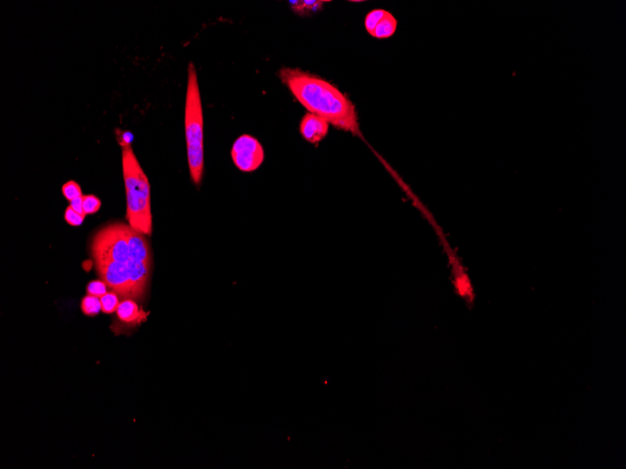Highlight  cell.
<instances>
[{"instance_id":"44dd1931","label":"cell","mask_w":626,"mask_h":469,"mask_svg":"<svg viewBox=\"0 0 626 469\" xmlns=\"http://www.w3.org/2000/svg\"><path fill=\"white\" fill-rule=\"evenodd\" d=\"M70 206L73 209L74 211L78 212L79 214L85 215V212H83V197H80V198H77L73 200V201L70 202Z\"/></svg>"},{"instance_id":"277c9868","label":"cell","mask_w":626,"mask_h":469,"mask_svg":"<svg viewBox=\"0 0 626 469\" xmlns=\"http://www.w3.org/2000/svg\"><path fill=\"white\" fill-rule=\"evenodd\" d=\"M91 249L95 262L114 261L127 264L130 261L129 246L121 223L110 224L101 229L94 236Z\"/></svg>"},{"instance_id":"ffe728a7","label":"cell","mask_w":626,"mask_h":469,"mask_svg":"<svg viewBox=\"0 0 626 469\" xmlns=\"http://www.w3.org/2000/svg\"><path fill=\"white\" fill-rule=\"evenodd\" d=\"M133 140V134L129 133V131L119 133V135L118 136V141L121 146L132 145Z\"/></svg>"},{"instance_id":"7c38bea8","label":"cell","mask_w":626,"mask_h":469,"mask_svg":"<svg viewBox=\"0 0 626 469\" xmlns=\"http://www.w3.org/2000/svg\"><path fill=\"white\" fill-rule=\"evenodd\" d=\"M119 319L127 324H140L147 319L148 313H145L139 309L135 302L127 299L119 304L116 310Z\"/></svg>"},{"instance_id":"ba28073f","label":"cell","mask_w":626,"mask_h":469,"mask_svg":"<svg viewBox=\"0 0 626 469\" xmlns=\"http://www.w3.org/2000/svg\"><path fill=\"white\" fill-rule=\"evenodd\" d=\"M446 249L447 256H448L449 264L452 268L453 282H454L456 292L467 303H473V301H475V292H473L472 282H471L467 272L465 271L463 265L461 264L460 259L456 256L454 251L450 249L448 244L446 246Z\"/></svg>"},{"instance_id":"9c48e42d","label":"cell","mask_w":626,"mask_h":469,"mask_svg":"<svg viewBox=\"0 0 626 469\" xmlns=\"http://www.w3.org/2000/svg\"><path fill=\"white\" fill-rule=\"evenodd\" d=\"M329 124L320 116L309 113L300 122L299 131L307 142L317 145L329 134Z\"/></svg>"},{"instance_id":"d6986e66","label":"cell","mask_w":626,"mask_h":469,"mask_svg":"<svg viewBox=\"0 0 626 469\" xmlns=\"http://www.w3.org/2000/svg\"><path fill=\"white\" fill-rule=\"evenodd\" d=\"M65 220L67 221L68 224H70L71 226L78 227L81 226L83 220H85V215L79 214L78 212L74 211L71 206L66 209L64 214Z\"/></svg>"},{"instance_id":"5bb4252c","label":"cell","mask_w":626,"mask_h":469,"mask_svg":"<svg viewBox=\"0 0 626 469\" xmlns=\"http://www.w3.org/2000/svg\"><path fill=\"white\" fill-rule=\"evenodd\" d=\"M81 309L86 316H96L101 311V300L98 297H92V295H86L83 299Z\"/></svg>"},{"instance_id":"52a82bcc","label":"cell","mask_w":626,"mask_h":469,"mask_svg":"<svg viewBox=\"0 0 626 469\" xmlns=\"http://www.w3.org/2000/svg\"><path fill=\"white\" fill-rule=\"evenodd\" d=\"M366 31L376 38H387L394 35L396 20L391 14L384 10H374L365 18Z\"/></svg>"},{"instance_id":"3957f363","label":"cell","mask_w":626,"mask_h":469,"mask_svg":"<svg viewBox=\"0 0 626 469\" xmlns=\"http://www.w3.org/2000/svg\"><path fill=\"white\" fill-rule=\"evenodd\" d=\"M185 136H186L190 178L193 183L200 185L205 170L204 113H202L197 71L193 63H190L188 68Z\"/></svg>"},{"instance_id":"ac0fdd59","label":"cell","mask_w":626,"mask_h":469,"mask_svg":"<svg viewBox=\"0 0 626 469\" xmlns=\"http://www.w3.org/2000/svg\"><path fill=\"white\" fill-rule=\"evenodd\" d=\"M86 292H88V295L101 298L107 294V284L104 282H101V280H95V282L88 284Z\"/></svg>"},{"instance_id":"6da1fadb","label":"cell","mask_w":626,"mask_h":469,"mask_svg":"<svg viewBox=\"0 0 626 469\" xmlns=\"http://www.w3.org/2000/svg\"><path fill=\"white\" fill-rule=\"evenodd\" d=\"M279 77L309 113L339 130L354 135L361 134L356 107L332 83L293 68H282Z\"/></svg>"},{"instance_id":"2e32d148","label":"cell","mask_w":626,"mask_h":469,"mask_svg":"<svg viewBox=\"0 0 626 469\" xmlns=\"http://www.w3.org/2000/svg\"><path fill=\"white\" fill-rule=\"evenodd\" d=\"M62 194L70 202L83 197L81 187L76 181H68L65 183L62 187Z\"/></svg>"},{"instance_id":"5b68a950","label":"cell","mask_w":626,"mask_h":469,"mask_svg":"<svg viewBox=\"0 0 626 469\" xmlns=\"http://www.w3.org/2000/svg\"><path fill=\"white\" fill-rule=\"evenodd\" d=\"M231 157L232 163L240 171L252 172L263 164L265 150L255 137L244 134L238 137L232 145Z\"/></svg>"},{"instance_id":"8fae6325","label":"cell","mask_w":626,"mask_h":469,"mask_svg":"<svg viewBox=\"0 0 626 469\" xmlns=\"http://www.w3.org/2000/svg\"><path fill=\"white\" fill-rule=\"evenodd\" d=\"M127 267L132 283L133 298L140 299L147 289L149 274H150V264L133 261L130 259L127 262Z\"/></svg>"},{"instance_id":"9a60e30c","label":"cell","mask_w":626,"mask_h":469,"mask_svg":"<svg viewBox=\"0 0 626 469\" xmlns=\"http://www.w3.org/2000/svg\"><path fill=\"white\" fill-rule=\"evenodd\" d=\"M101 311L106 314L116 311L119 304H120L118 295L115 292H107L106 295L101 298Z\"/></svg>"},{"instance_id":"8992f818","label":"cell","mask_w":626,"mask_h":469,"mask_svg":"<svg viewBox=\"0 0 626 469\" xmlns=\"http://www.w3.org/2000/svg\"><path fill=\"white\" fill-rule=\"evenodd\" d=\"M95 262L98 272L107 286L114 289L116 294L121 297L133 298V287L127 264L114 261Z\"/></svg>"},{"instance_id":"4fadbf2b","label":"cell","mask_w":626,"mask_h":469,"mask_svg":"<svg viewBox=\"0 0 626 469\" xmlns=\"http://www.w3.org/2000/svg\"><path fill=\"white\" fill-rule=\"evenodd\" d=\"M327 1H317V0H314V1H290V6L292 10L299 14V16H308L309 14L315 13V11H320L322 7H323L324 3Z\"/></svg>"},{"instance_id":"7a4b0ae2","label":"cell","mask_w":626,"mask_h":469,"mask_svg":"<svg viewBox=\"0 0 626 469\" xmlns=\"http://www.w3.org/2000/svg\"><path fill=\"white\" fill-rule=\"evenodd\" d=\"M122 167L127 198V220L133 230L151 235L152 213L150 184L140 165L132 146H121Z\"/></svg>"},{"instance_id":"e0dca14e","label":"cell","mask_w":626,"mask_h":469,"mask_svg":"<svg viewBox=\"0 0 626 469\" xmlns=\"http://www.w3.org/2000/svg\"><path fill=\"white\" fill-rule=\"evenodd\" d=\"M101 207V202L97 196L86 195L83 196V209L86 215H93L97 213Z\"/></svg>"},{"instance_id":"30bf717a","label":"cell","mask_w":626,"mask_h":469,"mask_svg":"<svg viewBox=\"0 0 626 469\" xmlns=\"http://www.w3.org/2000/svg\"><path fill=\"white\" fill-rule=\"evenodd\" d=\"M122 231L127 239L130 250V259L133 261L143 262L150 264V250L145 234L133 230L130 225L121 223Z\"/></svg>"}]
</instances>
